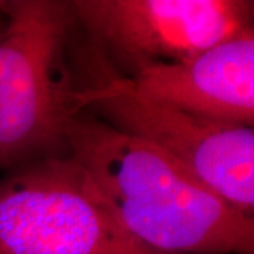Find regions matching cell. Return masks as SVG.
Masks as SVG:
<instances>
[{
    "label": "cell",
    "mask_w": 254,
    "mask_h": 254,
    "mask_svg": "<svg viewBox=\"0 0 254 254\" xmlns=\"http://www.w3.org/2000/svg\"><path fill=\"white\" fill-rule=\"evenodd\" d=\"M68 153L91 175L120 225L158 254H254V220L171 157L81 110Z\"/></svg>",
    "instance_id": "1"
},
{
    "label": "cell",
    "mask_w": 254,
    "mask_h": 254,
    "mask_svg": "<svg viewBox=\"0 0 254 254\" xmlns=\"http://www.w3.org/2000/svg\"><path fill=\"white\" fill-rule=\"evenodd\" d=\"M143 95L219 123L253 127L254 30L182 63L150 64L126 75Z\"/></svg>",
    "instance_id": "6"
},
{
    "label": "cell",
    "mask_w": 254,
    "mask_h": 254,
    "mask_svg": "<svg viewBox=\"0 0 254 254\" xmlns=\"http://www.w3.org/2000/svg\"><path fill=\"white\" fill-rule=\"evenodd\" d=\"M69 63L79 110L171 157L229 205L253 218V127L213 122L145 96L88 37H78L76 26Z\"/></svg>",
    "instance_id": "2"
},
{
    "label": "cell",
    "mask_w": 254,
    "mask_h": 254,
    "mask_svg": "<svg viewBox=\"0 0 254 254\" xmlns=\"http://www.w3.org/2000/svg\"><path fill=\"white\" fill-rule=\"evenodd\" d=\"M0 254H158L120 225L71 155L48 157L0 178Z\"/></svg>",
    "instance_id": "4"
},
{
    "label": "cell",
    "mask_w": 254,
    "mask_h": 254,
    "mask_svg": "<svg viewBox=\"0 0 254 254\" xmlns=\"http://www.w3.org/2000/svg\"><path fill=\"white\" fill-rule=\"evenodd\" d=\"M78 27L119 72L182 63L253 28L247 0H73Z\"/></svg>",
    "instance_id": "5"
},
{
    "label": "cell",
    "mask_w": 254,
    "mask_h": 254,
    "mask_svg": "<svg viewBox=\"0 0 254 254\" xmlns=\"http://www.w3.org/2000/svg\"><path fill=\"white\" fill-rule=\"evenodd\" d=\"M0 170L69 155L66 128L81 110L69 63V1H0Z\"/></svg>",
    "instance_id": "3"
},
{
    "label": "cell",
    "mask_w": 254,
    "mask_h": 254,
    "mask_svg": "<svg viewBox=\"0 0 254 254\" xmlns=\"http://www.w3.org/2000/svg\"><path fill=\"white\" fill-rule=\"evenodd\" d=\"M4 27H6V17H4V14L0 11V37H1L3 31H4Z\"/></svg>",
    "instance_id": "7"
}]
</instances>
